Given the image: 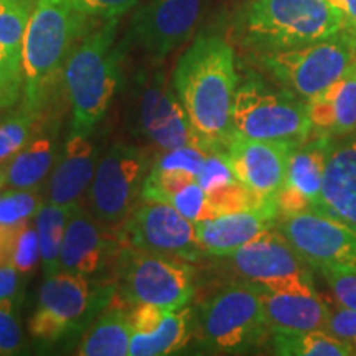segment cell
I'll return each mask as SVG.
<instances>
[{
  "instance_id": "cell-4",
  "label": "cell",
  "mask_w": 356,
  "mask_h": 356,
  "mask_svg": "<svg viewBox=\"0 0 356 356\" xmlns=\"http://www.w3.org/2000/svg\"><path fill=\"white\" fill-rule=\"evenodd\" d=\"M348 29L327 0H249L238 33L257 53L291 50Z\"/></svg>"
},
{
  "instance_id": "cell-36",
  "label": "cell",
  "mask_w": 356,
  "mask_h": 356,
  "mask_svg": "<svg viewBox=\"0 0 356 356\" xmlns=\"http://www.w3.org/2000/svg\"><path fill=\"white\" fill-rule=\"evenodd\" d=\"M24 350V333L17 318L13 299H0V356L19 355Z\"/></svg>"
},
{
  "instance_id": "cell-25",
  "label": "cell",
  "mask_w": 356,
  "mask_h": 356,
  "mask_svg": "<svg viewBox=\"0 0 356 356\" xmlns=\"http://www.w3.org/2000/svg\"><path fill=\"white\" fill-rule=\"evenodd\" d=\"M132 338L129 312L122 309L108 310L99 315L83 335L78 346L81 356H126Z\"/></svg>"
},
{
  "instance_id": "cell-1",
  "label": "cell",
  "mask_w": 356,
  "mask_h": 356,
  "mask_svg": "<svg viewBox=\"0 0 356 356\" xmlns=\"http://www.w3.org/2000/svg\"><path fill=\"white\" fill-rule=\"evenodd\" d=\"M172 84L198 139L210 149H225L233 136L238 89L233 47L220 35H200L177 61Z\"/></svg>"
},
{
  "instance_id": "cell-10",
  "label": "cell",
  "mask_w": 356,
  "mask_h": 356,
  "mask_svg": "<svg viewBox=\"0 0 356 356\" xmlns=\"http://www.w3.org/2000/svg\"><path fill=\"white\" fill-rule=\"evenodd\" d=\"M229 257L244 280L266 291L315 292L312 267L279 229H267Z\"/></svg>"
},
{
  "instance_id": "cell-8",
  "label": "cell",
  "mask_w": 356,
  "mask_h": 356,
  "mask_svg": "<svg viewBox=\"0 0 356 356\" xmlns=\"http://www.w3.org/2000/svg\"><path fill=\"white\" fill-rule=\"evenodd\" d=\"M114 293V286H92L84 275L66 270L44 277L37 310L30 318V335L42 343L74 335L111 304Z\"/></svg>"
},
{
  "instance_id": "cell-5",
  "label": "cell",
  "mask_w": 356,
  "mask_h": 356,
  "mask_svg": "<svg viewBox=\"0 0 356 356\" xmlns=\"http://www.w3.org/2000/svg\"><path fill=\"white\" fill-rule=\"evenodd\" d=\"M259 60L282 88L309 102L355 68L356 32L345 29L304 47L261 53Z\"/></svg>"
},
{
  "instance_id": "cell-9",
  "label": "cell",
  "mask_w": 356,
  "mask_h": 356,
  "mask_svg": "<svg viewBox=\"0 0 356 356\" xmlns=\"http://www.w3.org/2000/svg\"><path fill=\"white\" fill-rule=\"evenodd\" d=\"M119 293L132 305H155L177 310L195 292L193 269L184 259L147 252L124 244L118 252Z\"/></svg>"
},
{
  "instance_id": "cell-42",
  "label": "cell",
  "mask_w": 356,
  "mask_h": 356,
  "mask_svg": "<svg viewBox=\"0 0 356 356\" xmlns=\"http://www.w3.org/2000/svg\"><path fill=\"white\" fill-rule=\"evenodd\" d=\"M327 2L340 13L346 26L356 32V0H327Z\"/></svg>"
},
{
  "instance_id": "cell-21",
  "label": "cell",
  "mask_w": 356,
  "mask_h": 356,
  "mask_svg": "<svg viewBox=\"0 0 356 356\" xmlns=\"http://www.w3.org/2000/svg\"><path fill=\"white\" fill-rule=\"evenodd\" d=\"M97 168V154L89 136L71 132L48 184V202L78 204L92 184Z\"/></svg>"
},
{
  "instance_id": "cell-3",
  "label": "cell",
  "mask_w": 356,
  "mask_h": 356,
  "mask_svg": "<svg viewBox=\"0 0 356 356\" xmlns=\"http://www.w3.org/2000/svg\"><path fill=\"white\" fill-rule=\"evenodd\" d=\"M119 19H104L79 40L61 74L71 106V132L89 136L104 119L121 86L126 44L118 43Z\"/></svg>"
},
{
  "instance_id": "cell-39",
  "label": "cell",
  "mask_w": 356,
  "mask_h": 356,
  "mask_svg": "<svg viewBox=\"0 0 356 356\" xmlns=\"http://www.w3.org/2000/svg\"><path fill=\"white\" fill-rule=\"evenodd\" d=\"M327 330L356 348V309L328 307Z\"/></svg>"
},
{
  "instance_id": "cell-32",
  "label": "cell",
  "mask_w": 356,
  "mask_h": 356,
  "mask_svg": "<svg viewBox=\"0 0 356 356\" xmlns=\"http://www.w3.org/2000/svg\"><path fill=\"white\" fill-rule=\"evenodd\" d=\"M42 207L33 190H17L0 195V226H17L37 215Z\"/></svg>"
},
{
  "instance_id": "cell-40",
  "label": "cell",
  "mask_w": 356,
  "mask_h": 356,
  "mask_svg": "<svg viewBox=\"0 0 356 356\" xmlns=\"http://www.w3.org/2000/svg\"><path fill=\"white\" fill-rule=\"evenodd\" d=\"M89 15L96 19H119L139 3V0H76Z\"/></svg>"
},
{
  "instance_id": "cell-35",
  "label": "cell",
  "mask_w": 356,
  "mask_h": 356,
  "mask_svg": "<svg viewBox=\"0 0 356 356\" xmlns=\"http://www.w3.org/2000/svg\"><path fill=\"white\" fill-rule=\"evenodd\" d=\"M318 270L327 280L338 304L346 309H356V267L322 266Z\"/></svg>"
},
{
  "instance_id": "cell-41",
  "label": "cell",
  "mask_w": 356,
  "mask_h": 356,
  "mask_svg": "<svg viewBox=\"0 0 356 356\" xmlns=\"http://www.w3.org/2000/svg\"><path fill=\"white\" fill-rule=\"evenodd\" d=\"M20 287V273L13 264H0V299H15Z\"/></svg>"
},
{
  "instance_id": "cell-7",
  "label": "cell",
  "mask_w": 356,
  "mask_h": 356,
  "mask_svg": "<svg viewBox=\"0 0 356 356\" xmlns=\"http://www.w3.org/2000/svg\"><path fill=\"white\" fill-rule=\"evenodd\" d=\"M200 340L218 353H244L269 335L262 291L252 282L229 284L204 302L198 315Z\"/></svg>"
},
{
  "instance_id": "cell-16",
  "label": "cell",
  "mask_w": 356,
  "mask_h": 356,
  "mask_svg": "<svg viewBox=\"0 0 356 356\" xmlns=\"http://www.w3.org/2000/svg\"><path fill=\"white\" fill-rule=\"evenodd\" d=\"M297 144L273 140H256L233 136L226 142L234 177L264 202H277L287 177L289 157Z\"/></svg>"
},
{
  "instance_id": "cell-23",
  "label": "cell",
  "mask_w": 356,
  "mask_h": 356,
  "mask_svg": "<svg viewBox=\"0 0 356 356\" xmlns=\"http://www.w3.org/2000/svg\"><path fill=\"white\" fill-rule=\"evenodd\" d=\"M312 132L335 136L356 126V66L309 101Z\"/></svg>"
},
{
  "instance_id": "cell-31",
  "label": "cell",
  "mask_w": 356,
  "mask_h": 356,
  "mask_svg": "<svg viewBox=\"0 0 356 356\" xmlns=\"http://www.w3.org/2000/svg\"><path fill=\"white\" fill-rule=\"evenodd\" d=\"M207 197L215 216L225 215V213L251 210V208L264 207V204L269 203H277L264 202V200L252 193L251 190L246 188L239 180L229 181V184L207 191Z\"/></svg>"
},
{
  "instance_id": "cell-29",
  "label": "cell",
  "mask_w": 356,
  "mask_h": 356,
  "mask_svg": "<svg viewBox=\"0 0 356 356\" xmlns=\"http://www.w3.org/2000/svg\"><path fill=\"white\" fill-rule=\"evenodd\" d=\"M37 0H0V44L22 66V48L26 26Z\"/></svg>"
},
{
  "instance_id": "cell-18",
  "label": "cell",
  "mask_w": 356,
  "mask_h": 356,
  "mask_svg": "<svg viewBox=\"0 0 356 356\" xmlns=\"http://www.w3.org/2000/svg\"><path fill=\"white\" fill-rule=\"evenodd\" d=\"M322 202L318 210L356 231V126L348 132L327 136Z\"/></svg>"
},
{
  "instance_id": "cell-37",
  "label": "cell",
  "mask_w": 356,
  "mask_h": 356,
  "mask_svg": "<svg viewBox=\"0 0 356 356\" xmlns=\"http://www.w3.org/2000/svg\"><path fill=\"white\" fill-rule=\"evenodd\" d=\"M197 180L204 191H210L221 185L229 184V181L238 180L234 177L233 167H231L225 149H211L208 152Z\"/></svg>"
},
{
  "instance_id": "cell-15",
  "label": "cell",
  "mask_w": 356,
  "mask_h": 356,
  "mask_svg": "<svg viewBox=\"0 0 356 356\" xmlns=\"http://www.w3.org/2000/svg\"><path fill=\"white\" fill-rule=\"evenodd\" d=\"M277 229L310 267H356V231L337 218L305 210L279 216Z\"/></svg>"
},
{
  "instance_id": "cell-26",
  "label": "cell",
  "mask_w": 356,
  "mask_h": 356,
  "mask_svg": "<svg viewBox=\"0 0 356 356\" xmlns=\"http://www.w3.org/2000/svg\"><path fill=\"white\" fill-rule=\"evenodd\" d=\"M55 155V145L50 137L30 140L6 165L7 185L17 190H33L50 173Z\"/></svg>"
},
{
  "instance_id": "cell-11",
  "label": "cell",
  "mask_w": 356,
  "mask_h": 356,
  "mask_svg": "<svg viewBox=\"0 0 356 356\" xmlns=\"http://www.w3.org/2000/svg\"><path fill=\"white\" fill-rule=\"evenodd\" d=\"M149 157L137 147L114 144L99 162L89 186L92 216L104 225H115L131 215L134 203L142 195Z\"/></svg>"
},
{
  "instance_id": "cell-20",
  "label": "cell",
  "mask_w": 356,
  "mask_h": 356,
  "mask_svg": "<svg viewBox=\"0 0 356 356\" xmlns=\"http://www.w3.org/2000/svg\"><path fill=\"white\" fill-rule=\"evenodd\" d=\"M99 222L79 204H74L61 246V270L91 277L104 269L106 262L114 254L115 243L102 231Z\"/></svg>"
},
{
  "instance_id": "cell-2",
  "label": "cell",
  "mask_w": 356,
  "mask_h": 356,
  "mask_svg": "<svg viewBox=\"0 0 356 356\" xmlns=\"http://www.w3.org/2000/svg\"><path fill=\"white\" fill-rule=\"evenodd\" d=\"M96 25L76 0H37L22 48L25 106L40 111L71 53Z\"/></svg>"
},
{
  "instance_id": "cell-38",
  "label": "cell",
  "mask_w": 356,
  "mask_h": 356,
  "mask_svg": "<svg viewBox=\"0 0 356 356\" xmlns=\"http://www.w3.org/2000/svg\"><path fill=\"white\" fill-rule=\"evenodd\" d=\"M24 89V70L0 44V106H12L19 101Z\"/></svg>"
},
{
  "instance_id": "cell-12",
  "label": "cell",
  "mask_w": 356,
  "mask_h": 356,
  "mask_svg": "<svg viewBox=\"0 0 356 356\" xmlns=\"http://www.w3.org/2000/svg\"><path fill=\"white\" fill-rule=\"evenodd\" d=\"M136 99L137 132L159 150L202 142L162 70L142 71L136 83Z\"/></svg>"
},
{
  "instance_id": "cell-6",
  "label": "cell",
  "mask_w": 356,
  "mask_h": 356,
  "mask_svg": "<svg viewBox=\"0 0 356 356\" xmlns=\"http://www.w3.org/2000/svg\"><path fill=\"white\" fill-rule=\"evenodd\" d=\"M231 129L248 139L300 144L312 134L309 102L286 88L251 78L236 89Z\"/></svg>"
},
{
  "instance_id": "cell-30",
  "label": "cell",
  "mask_w": 356,
  "mask_h": 356,
  "mask_svg": "<svg viewBox=\"0 0 356 356\" xmlns=\"http://www.w3.org/2000/svg\"><path fill=\"white\" fill-rule=\"evenodd\" d=\"M38 111L25 106L24 111L10 115L0 122V165L10 160L32 140Z\"/></svg>"
},
{
  "instance_id": "cell-19",
  "label": "cell",
  "mask_w": 356,
  "mask_h": 356,
  "mask_svg": "<svg viewBox=\"0 0 356 356\" xmlns=\"http://www.w3.org/2000/svg\"><path fill=\"white\" fill-rule=\"evenodd\" d=\"M279 220L277 203L251 210L225 213L195 222L198 244L203 254L226 257L257 238L267 229H273Z\"/></svg>"
},
{
  "instance_id": "cell-24",
  "label": "cell",
  "mask_w": 356,
  "mask_h": 356,
  "mask_svg": "<svg viewBox=\"0 0 356 356\" xmlns=\"http://www.w3.org/2000/svg\"><path fill=\"white\" fill-rule=\"evenodd\" d=\"M193 335V317L186 307L163 312L149 332H134L129 356H163L184 350Z\"/></svg>"
},
{
  "instance_id": "cell-17",
  "label": "cell",
  "mask_w": 356,
  "mask_h": 356,
  "mask_svg": "<svg viewBox=\"0 0 356 356\" xmlns=\"http://www.w3.org/2000/svg\"><path fill=\"white\" fill-rule=\"evenodd\" d=\"M328 137L312 132L297 144L289 157L286 184L277 195L279 216L318 210L322 202Z\"/></svg>"
},
{
  "instance_id": "cell-33",
  "label": "cell",
  "mask_w": 356,
  "mask_h": 356,
  "mask_svg": "<svg viewBox=\"0 0 356 356\" xmlns=\"http://www.w3.org/2000/svg\"><path fill=\"white\" fill-rule=\"evenodd\" d=\"M167 204H172L177 211H180L185 218H188L190 221L198 222L203 220H208V218L215 216L213 213L210 202H208L207 191L203 190V186L198 184V180L191 181L177 191L173 197L168 200Z\"/></svg>"
},
{
  "instance_id": "cell-27",
  "label": "cell",
  "mask_w": 356,
  "mask_h": 356,
  "mask_svg": "<svg viewBox=\"0 0 356 356\" xmlns=\"http://www.w3.org/2000/svg\"><path fill=\"white\" fill-rule=\"evenodd\" d=\"M73 207L68 204H55L51 202L43 203L35 215V228L38 233L40 241V261H42L43 275L60 273V254L63 246L66 225Z\"/></svg>"
},
{
  "instance_id": "cell-34",
  "label": "cell",
  "mask_w": 356,
  "mask_h": 356,
  "mask_svg": "<svg viewBox=\"0 0 356 356\" xmlns=\"http://www.w3.org/2000/svg\"><path fill=\"white\" fill-rule=\"evenodd\" d=\"M40 259V241L35 226L29 221L22 222L12 248V264L20 274L32 273Z\"/></svg>"
},
{
  "instance_id": "cell-28",
  "label": "cell",
  "mask_w": 356,
  "mask_h": 356,
  "mask_svg": "<svg viewBox=\"0 0 356 356\" xmlns=\"http://www.w3.org/2000/svg\"><path fill=\"white\" fill-rule=\"evenodd\" d=\"M275 355L282 356H356V348L328 330L270 333Z\"/></svg>"
},
{
  "instance_id": "cell-14",
  "label": "cell",
  "mask_w": 356,
  "mask_h": 356,
  "mask_svg": "<svg viewBox=\"0 0 356 356\" xmlns=\"http://www.w3.org/2000/svg\"><path fill=\"white\" fill-rule=\"evenodd\" d=\"M208 0H147L134 13L129 43L152 60H163L195 33Z\"/></svg>"
},
{
  "instance_id": "cell-22",
  "label": "cell",
  "mask_w": 356,
  "mask_h": 356,
  "mask_svg": "<svg viewBox=\"0 0 356 356\" xmlns=\"http://www.w3.org/2000/svg\"><path fill=\"white\" fill-rule=\"evenodd\" d=\"M261 291L270 333L327 330L328 305L317 291Z\"/></svg>"
},
{
  "instance_id": "cell-43",
  "label": "cell",
  "mask_w": 356,
  "mask_h": 356,
  "mask_svg": "<svg viewBox=\"0 0 356 356\" xmlns=\"http://www.w3.org/2000/svg\"><path fill=\"white\" fill-rule=\"evenodd\" d=\"M7 185V178H6V165H0V190Z\"/></svg>"
},
{
  "instance_id": "cell-13",
  "label": "cell",
  "mask_w": 356,
  "mask_h": 356,
  "mask_svg": "<svg viewBox=\"0 0 356 356\" xmlns=\"http://www.w3.org/2000/svg\"><path fill=\"white\" fill-rule=\"evenodd\" d=\"M121 238L124 244L140 251L177 259L195 261L203 254L195 222L172 204L150 200L131 211L124 222Z\"/></svg>"
}]
</instances>
